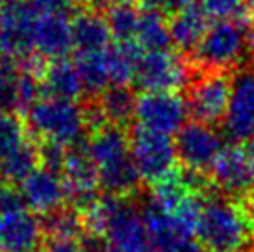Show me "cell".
<instances>
[{
  "label": "cell",
  "mask_w": 254,
  "mask_h": 252,
  "mask_svg": "<svg viewBox=\"0 0 254 252\" xmlns=\"http://www.w3.org/2000/svg\"><path fill=\"white\" fill-rule=\"evenodd\" d=\"M19 76L21 62L0 58V113H13L21 110Z\"/></svg>",
  "instance_id": "cell-28"
},
{
  "label": "cell",
  "mask_w": 254,
  "mask_h": 252,
  "mask_svg": "<svg viewBox=\"0 0 254 252\" xmlns=\"http://www.w3.org/2000/svg\"><path fill=\"white\" fill-rule=\"evenodd\" d=\"M72 49L71 21L65 15H39L34 50L41 60H62Z\"/></svg>",
  "instance_id": "cell-17"
},
{
  "label": "cell",
  "mask_w": 254,
  "mask_h": 252,
  "mask_svg": "<svg viewBox=\"0 0 254 252\" xmlns=\"http://www.w3.org/2000/svg\"><path fill=\"white\" fill-rule=\"evenodd\" d=\"M143 6L147 9H162V7H167V0H141Z\"/></svg>",
  "instance_id": "cell-37"
},
{
  "label": "cell",
  "mask_w": 254,
  "mask_h": 252,
  "mask_svg": "<svg viewBox=\"0 0 254 252\" xmlns=\"http://www.w3.org/2000/svg\"><path fill=\"white\" fill-rule=\"evenodd\" d=\"M82 217L85 230L104 236L112 252H154L143 211L125 196H100Z\"/></svg>",
  "instance_id": "cell-1"
},
{
  "label": "cell",
  "mask_w": 254,
  "mask_h": 252,
  "mask_svg": "<svg viewBox=\"0 0 254 252\" xmlns=\"http://www.w3.org/2000/svg\"><path fill=\"white\" fill-rule=\"evenodd\" d=\"M249 49H251V52L254 54V24H253V28L249 30Z\"/></svg>",
  "instance_id": "cell-38"
},
{
  "label": "cell",
  "mask_w": 254,
  "mask_h": 252,
  "mask_svg": "<svg viewBox=\"0 0 254 252\" xmlns=\"http://www.w3.org/2000/svg\"><path fill=\"white\" fill-rule=\"evenodd\" d=\"M232 91V78L223 70H206L193 82L190 91V113L204 125H217L225 119Z\"/></svg>",
  "instance_id": "cell-10"
},
{
  "label": "cell",
  "mask_w": 254,
  "mask_h": 252,
  "mask_svg": "<svg viewBox=\"0 0 254 252\" xmlns=\"http://www.w3.org/2000/svg\"><path fill=\"white\" fill-rule=\"evenodd\" d=\"M39 11L30 2H13L0 7V54L24 62L34 50Z\"/></svg>",
  "instance_id": "cell-8"
},
{
  "label": "cell",
  "mask_w": 254,
  "mask_h": 252,
  "mask_svg": "<svg viewBox=\"0 0 254 252\" xmlns=\"http://www.w3.org/2000/svg\"><path fill=\"white\" fill-rule=\"evenodd\" d=\"M0 251H2V245H0Z\"/></svg>",
  "instance_id": "cell-42"
},
{
  "label": "cell",
  "mask_w": 254,
  "mask_h": 252,
  "mask_svg": "<svg viewBox=\"0 0 254 252\" xmlns=\"http://www.w3.org/2000/svg\"><path fill=\"white\" fill-rule=\"evenodd\" d=\"M41 221L32 211L19 208L0 217V245L6 252H36L43 245Z\"/></svg>",
  "instance_id": "cell-16"
},
{
  "label": "cell",
  "mask_w": 254,
  "mask_h": 252,
  "mask_svg": "<svg viewBox=\"0 0 254 252\" xmlns=\"http://www.w3.org/2000/svg\"><path fill=\"white\" fill-rule=\"evenodd\" d=\"M67 148L52 143V141H43V145L39 147V160H41L43 167L50 169L54 173L64 171L65 160H67Z\"/></svg>",
  "instance_id": "cell-31"
},
{
  "label": "cell",
  "mask_w": 254,
  "mask_h": 252,
  "mask_svg": "<svg viewBox=\"0 0 254 252\" xmlns=\"http://www.w3.org/2000/svg\"><path fill=\"white\" fill-rule=\"evenodd\" d=\"M39 161V147L26 139L21 147H17L11 154L0 161V176L4 182L21 184L36 171Z\"/></svg>",
  "instance_id": "cell-25"
},
{
  "label": "cell",
  "mask_w": 254,
  "mask_h": 252,
  "mask_svg": "<svg viewBox=\"0 0 254 252\" xmlns=\"http://www.w3.org/2000/svg\"><path fill=\"white\" fill-rule=\"evenodd\" d=\"M208 17L198 4H191L175 11L169 21L171 43H175L182 50H195L200 39L204 37L208 26Z\"/></svg>",
  "instance_id": "cell-19"
},
{
  "label": "cell",
  "mask_w": 254,
  "mask_h": 252,
  "mask_svg": "<svg viewBox=\"0 0 254 252\" xmlns=\"http://www.w3.org/2000/svg\"><path fill=\"white\" fill-rule=\"evenodd\" d=\"M85 147L97 165L99 184L106 195L127 198L139 188L141 176L132 158L130 135L121 126L106 125L95 130Z\"/></svg>",
  "instance_id": "cell-2"
},
{
  "label": "cell",
  "mask_w": 254,
  "mask_h": 252,
  "mask_svg": "<svg viewBox=\"0 0 254 252\" xmlns=\"http://www.w3.org/2000/svg\"><path fill=\"white\" fill-rule=\"evenodd\" d=\"M141 54L143 50L134 41L110 45V49L106 50V60L112 85H128V82L134 80Z\"/></svg>",
  "instance_id": "cell-22"
},
{
  "label": "cell",
  "mask_w": 254,
  "mask_h": 252,
  "mask_svg": "<svg viewBox=\"0 0 254 252\" xmlns=\"http://www.w3.org/2000/svg\"><path fill=\"white\" fill-rule=\"evenodd\" d=\"M134 80L143 91H178L190 82V67L171 49L150 50L139 58Z\"/></svg>",
  "instance_id": "cell-9"
},
{
  "label": "cell",
  "mask_w": 254,
  "mask_h": 252,
  "mask_svg": "<svg viewBox=\"0 0 254 252\" xmlns=\"http://www.w3.org/2000/svg\"><path fill=\"white\" fill-rule=\"evenodd\" d=\"M41 226L47 238L78 239L85 230L82 213L74 208H64V206L43 215Z\"/></svg>",
  "instance_id": "cell-27"
},
{
  "label": "cell",
  "mask_w": 254,
  "mask_h": 252,
  "mask_svg": "<svg viewBox=\"0 0 254 252\" xmlns=\"http://www.w3.org/2000/svg\"><path fill=\"white\" fill-rule=\"evenodd\" d=\"M41 85L43 91L49 97L62 98V100H74L84 93L76 65L69 62L67 58L54 60L45 67Z\"/></svg>",
  "instance_id": "cell-20"
},
{
  "label": "cell",
  "mask_w": 254,
  "mask_h": 252,
  "mask_svg": "<svg viewBox=\"0 0 254 252\" xmlns=\"http://www.w3.org/2000/svg\"><path fill=\"white\" fill-rule=\"evenodd\" d=\"M223 128L236 143L254 139V69H243L232 78L230 102Z\"/></svg>",
  "instance_id": "cell-14"
},
{
  "label": "cell",
  "mask_w": 254,
  "mask_h": 252,
  "mask_svg": "<svg viewBox=\"0 0 254 252\" xmlns=\"http://www.w3.org/2000/svg\"><path fill=\"white\" fill-rule=\"evenodd\" d=\"M197 239L208 252L253 251L254 224L245 210V204L226 196L204 198Z\"/></svg>",
  "instance_id": "cell-3"
},
{
  "label": "cell",
  "mask_w": 254,
  "mask_h": 252,
  "mask_svg": "<svg viewBox=\"0 0 254 252\" xmlns=\"http://www.w3.org/2000/svg\"><path fill=\"white\" fill-rule=\"evenodd\" d=\"M106 50L93 52V54H78L76 63H74L78 74H80V80H82L84 93H87L89 97H100L112 85Z\"/></svg>",
  "instance_id": "cell-21"
},
{
  "label": "cell",
  "mask_w": 254,
  "mask_h": 252,
  "mask_svg": "<svg viewBox=\"0 0 254 252\" xmlns=\"http://www.w3.org/2000/svg\"><path fill=\"white\" fill-rule=\"evenodd\" d=\"M13 2H21V0H0V4H2V6H6V4H13Z\"/></svg>",
  "instance_id": "cell-40"
},
{
  "label": "cell",
  "mask_w": 254,
  "mask_h": 252,
  "mask_svg": "<svg viewBox=\"0 0 254 252\" xmlns=\"http://www.w3.org/2000/svg\"><path fill=\"white\" fill-rule=\"evenodd\" d=\"M193 4V0H167V9H173V11H178L182 7H188Z\"/></svg>",
  "instance_id": "cell-36"
},
{
  "label": "cell",
  "mask_w": 254,
  "mask_h": 252,
  "mask_svg": "<svg viewBox=\"0 0 254 252\" xmlns=\"http://www.w3.org/2000/svg\"><path fill=\"white\" fill-rule=\"evenodd\" d=\"M85 2H89V4H93V6H102L106 0H85Z\"/></svg>",
  "instance_id": "cell-39"
},
{
  "label": "cell",
  "mask_w": 254,
  "mask_h": 252,
  "mask_svg": "<svg viewBox=\"0 0 254 252\" xmlns=\"http://www.w3.org/2000/svg\"><path fill=\"white\" fill-rule=\"evenodd\" d=\"M19 193L24 206L43 215L62 208L67 200L65 182L58 176V173L45 167H37L28 178H24Z\"/></svg>",
  "instance_id": "cell-15"
},
{
  "label": "cell",
  "mask_w": 254,
  "mask_h": 252,
  "mask_svg": "<svg viewBox=\"0 0 254 252\" xmlns=\"http://www.w3.org/2000/svg\"><path fill=\"white\" fill-rule=\"evenodd\" d=\"M190 115L188 100L177 91H143L135 100L134 119L137 126L173 135L186 126Z\"/></svg>",
  "instance_id": "cell-7"
},
{
  "label": "cell",
  "mask_w": 254,
  "mask_h": 252,
  "mask_svg": "<svg viewBox=\"0 0 254 252\" xmlns=\"http://www.w3.org/2000/svg\"><path fill=\"white\" fill-rule=\"evenodd\" d=\"M154 252H204V249L193 238H171L156 245Z\"/></svg>",
  "instance_id": "cell-32"
},
{
  "label": "cell",
  "mask_w": 254,
  "mask_h": 252,
  "mask_svg": "<svg viewBox=\"0 0 254 252\" xmlns=\"http://www.w3.org/2000/svg\"><path fill=\"white\" fill-rule=\"evenodd\" d=\"M134 43L143 52L169 49V22H165L163 15L158 9H145V11H141Z\"/></svg>",
  "instance_id": "cell-23"
},
{
  "label": "cell",
  "mask_w": 254,
  "mask_h": 252,
  "mask_svg": "<svg viewBox=\"0 0 254 252\" xmlns=\"http://www.w3.org/2000/svg\"><path fill=\"white\" fill-rule=\"evenodd\" d=\"M137 97L128 85H110L100 95L99 104L110 125L123 126L134 117Z\"/></svg>",
  "instance_id": "cell-24"
},
{
  "label": "cell",
  "mask_w": 254,
  "mask_h": 252,
  "mask_svg": "<svg viewBox=\"0 0 254 252\" xmlns=\"http://www.w3.org/2000/svg\"><path fill=\"white\" fill-rule=\"evenodd\" d=\"M19 208H24L21 193H15L4 182H0V217L7 211L19 210Z\"/></svg>",
  "instance_id": "cell-34"
},
{
  "label": "cell",
  "mask_w": 254,
  "mask_h": 252,
  "mask_svg": "<svg viewBox=\"0 0 254 252\" xmlns=\"http://www.w3.org/2000/svg\"><path fill=\"white\" fill-rule=\"evenodd\" d=\"M215 186L226 195L251 196L254 193V158L243 143L226 145L212 167Z\"/></svg>",
  "instance_id": "cell-12"
},
{
  "label": "cell",
  "mask_w": 254,
  "mask_h": 252,
  "mask_svg": "<svg viewBox=\"0 0 254 252\" xmlns=\"http://www.w3.org/2000/svg\"><path fill=\"white\" fill-rule=\"evenodd\" d=\"M41 252H82L78 239L65 238H47L41 245Z\"/></svg>",
  "instance_id": "cell-35"
},
{
  "label": "cell",
  "mask_w": 254,
  "mask_h": 252,
  "mask_svg": "<svg viewBox=\"0 0 254 252\" xmlns=\"http://www.w3.org/2000/svg\"><path fill=\"white\" fill-rule=\"evenodd\" d=\"M26 141L24 126L13 113H0V161Z\"/></svg>",
  "instance_id": "cell-30"
},
{
  "label": "cell",
  "mask_w": 254,
  "mask_h": 252,
  "mask_svg": "<svg viewBox=\"0 0 254 252\" xmlns=\"http://www.w3.org/2000/svg\"><path fill=\"white\" fill-rule=\"evenodd\" d=\"M175 145L178 160L184 163V167L197 175L212 171L215 160L225 148L221 135L210 125L198 121L186 123V126L177 133Z\"/></svg>",
  "instance_id": "cell-11"
},
{
  "label": "cell",
  "mask_w": 254,
  "mask_h": 252,
  "mask_svg": "<svg viewBox=\"0 0 254 252\" xmlns=\"http://www.w3.org/2000/svg\"><path fill=\"white\" fill-rule=\"evenodd\" d=\"M28 128L43 141H52L65 148L84 147L87 123L84 108L74 100L62 98H39L26 112Z\"/></svg>",
  "instance_id": "cell-4"
},
{
  "label": "cell",
  "mask_w": 254,
  "mask_h": 252,
  "mask_svg": "<svg viewBox=\"0 0 254 252\" xmlns=\"http://www.w3.org/2000/svg\"><path fill=\"white\" fill-rule=\"evenodd\" d=\"M251 252H254V249H253V251H251Z\"/></svg>",
  "instance_id": "cell-43"
},
{
  "label": "cell",
  "mask_w": 254,
  "mask_h": 252,
  "mask_svg": "<svg viewBox=\"0 0 254 252\" xmlns=\"http://www.w3.org/2000/svg\"><path fill=\"white\" fill-rule=\"evenodd\" d=\"M128 2H132V0H128Z\"/></svg>",
  "instance_id": "cell-44"
},
{
  "label": "cell",
  "mask_w": 254,
  "mask_h": 252,
  "mask_svg": "<svg viewBox=\"0 0 254 252\" xmlns=\"http://www.w3.org/2000/svg\"><path fill=\"white\" fill-rule=\"evenodd\" d=\"M198 6L212 21H240L247 22L251 7L247 0H198Z\"/></svg>",
  "instance_id": "cell-29"
},
{
  "label": "cell",
  "mask_w": 254,
  "mask_h": 252,
  "mask_svg": "<svg viewBox=\"0 0 254 252\" xmlns=\"http://www.w3.org/2000/svg\"><path fill=\"white\" fill-rule=\"evenodd\" d=\"M249 50V30L245 22L217 21L206 30L197 45L195 62L206 70H223L243 62Z\"/></svg>",
  "instance_id": "cell-5"
},
{
  "label": "cell",
  "mask_w": 254,
  "mask_h": 252,
  "mask_svg": "<svg viewBox=\"0 0 254 252\" xmlns=\"http://www.w3.org/2000/svg\"><path fill=\"white\" fill-rule=\"evenodd\" d=\"M72 47L78 54H93L110 49L112 32L106 17L95 9H84L71 21Z\"/></svg>",
  "instance_id": "cell-18"
},
{
  "label": "cell",
  "mask_w": 254,
  "mask_h": 252,
  "mask_svg": "<svg viewBox=\"0 0 254 252\" xmlns=\"http://www.w3.org/2000/svg\"><path fill=\"white\" fill-rule=\"evenodd\" d=\"M141 11L128 0H117L106 9V21L112 37L117 43H132L135 39Z\"/></svg>",
  "instance_id": "cell-26"
},
{
  "label": "cell",
  "mask_w": 254,
  "mask_h": 252,
  "mask_svg": "<svg viewBox=\"0 0 254 252\" xmlns=\"http://www.w3.org/2000/svg\"><path fill=\"white\" fill-rule=\"evenodd\" d=\"M30 4L43 15H65L72 9L74 0H30Z\"/></svg>",
  "instance_id": "cell-33"
},
{
  "label": "cell",
  "mask_w": 254,
  "mask_h": 252,
  "mask_svg": "<svg viewBox=\"0 0 254 252\" xmlns=\"http://www.w3.org/2000/svg\"><path fill=\"white\" fill-rule=\"evenodd\" d=\"M67 198L71 200V208L84 213L99 200V171L93 163L87 147H74L67 152L64 165Z\"/></svg>",
  "instance_id": "cell-13"
},
{
  "label": "cell",
  "mask_w": 254,
  "mask_h": 252,
  "mask_svg": "<svg viewBox=\"0 0 254 252\" xmlns=\"http://www.w3.org/2000/svg\"><path fill=\"white\" fill-rule=\"evenodd\" d=\"M247 6L251 7V11H254V0H247Z\"/></svg>",
  "instance_id": "cell-41"
},
{
  "label": "cell",
  "mask_w": 254,
  "mask_h": 252,
  "mask_svg": "<svg viewBox=\"0 0 254 252\" xmlns=\"http://www.w3.org/2000/svg\"><path fill=\"white\" fill-rule=\"evenodd\" d=\"M130 150L139 176L145 182L154 184L177 169V145L171 135L135 125L134 132L130 133Z\"/></svg>",
  "instance_id": "cell-6"
}]
</instances>
